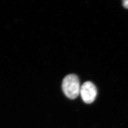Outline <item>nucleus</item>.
<instances>
[{
    "mask_svg": "<svg viewBox=\"0 0 128 128\" xmlns=\"http://www.w3.org/2000/svg\"><path fill=\"white\" fill-rule=\"evenodd\" d=\"M62 88L64 94L68 98L75 99L80 94L81 89L78 78L74 74L67 75L62 81Z\"/></svg>",
    "mask_w": 128,
    "mask_h": 128,
    "instance_id": "obj_1",
    "label": "nucleus"
},
{
    "mask_svg": "<svg viewBox=\"0 0 128 128\" xmlns=\"http://www.w3.org/2000/svg\"><path fill=\"white\" fill-rule=\"evenodd\" d=\"M80 94L84 102L91 104L94 102L97 97V88L91 82H86L81 86Z\"/></svg>",
    "mask_w": 128,
    "mask_h": 128,
    "instance_id": "obj_2",
    "label": "nucleus"
},
{
    "mask_svg": "<svg viewBox=\"0 0 128 128\" xmlns=\"http://www.w3.org/2000/svg\"><path fill=\"white\" fill-rule=\"evenodd\" d=\"M123 5L124 7L128 9V0H123Z\"/></svg>",
    "mask_w": 128,
    "mask_h": 128,
    "instance_id": "obj_3",
    "label": "nucleus"
}]
</instances>
